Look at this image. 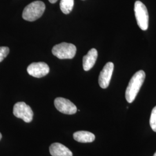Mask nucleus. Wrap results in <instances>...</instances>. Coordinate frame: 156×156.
Returning a JSON list of instances; mask_svg holds the SVG:
<instances>
[{
  "mask_svg": "<svg viewBox=\"0 0 156 156\" xmlns=\"http://www.w3.org/2000/svg\"><path fill=\"white\" fill-rule=\"evenodd\" d=\"M76 53V47L72 44L62 42L55 45L52 53L59 59H72Z\"/></svg>",
  "mask_w": 156,
  "mask_h": 156,
  "instance_id": "3",
  "label": "nucleus"
},
{
  "mask_svg": "<svg viewBox=\"0 0 156 156\" xmlns=\"http://www.w3.org/2000/svg\"><path fill=\"white\" fill-rule=\"evenodd\" d=\"M153 156H156V153H154V155H153Z\"/></svg>",
  "mask_w": 156,
  "mask_h": 156,
  "instance_id": "17",
  "label": "nucleus"
},
{
  "mask_svg": "<svg viewBox=\"0 0 156 156\" xmlns=\"http://www.w3.org/2000/svg\"><path fill=\"white\" fill-rule=\"evenodd\" d=\"M98 57L97 50L93 48L89 51L87 54L83 58V67L85 71L90 70L95 64Z\"/></svg>",
  "mask_w": 156,
  "mask_h": 156,
  "instance_id": "9",
  "label": "nucleus"
},
{
  "mask_svg": "<svg viewBox=\"0 0 156 156\" xmlns=\"http://www.w3.org/2000/svg\"><path fill=\"white\" fill-rule=\"evenodd\" d=\"M45 8V4L42 1H34L24 8L23 12V18L28 22L35 21L42 16Z\"/></svg>",
  "mask_w": 156,
  "mask_h": 156,
  "instance_id": "2",
  "label": "nucleus"
},
{
  "mask_svg": "<svg viewBox=\"0 0 156 156\" xmlns=\"http://www.w3.org/2000/svg\"><path fill=\"white\" fill-rule=\"evenodd\" d=\"M150 125L151 129L156 132V106L153 109L151 113Z\"/></svg>",
  "mask_w": 156,
  "mask_h": 156,
  "instance_id": "13",
  "label": "nucleus"
},
{
  "mask_svg": "<svg viewBox=\"0 0 156 156\" xmlns=\"http://www.w3.org/2000/svg\"><path fill=\"white\" fill-rule=\"evenodd\" d=\"M57 1L58 0H49V1L50 2L51 4H55Z\"/></svg>",
  "mask_w": 156,
  "mask_h": 156,
  "instance_id": "15",
  "label": "nucleus"
},
{
  "mask_svg": "<svg viewBox=\"0 0 156 156\" xmlns=\"http://www.w3.org/2000/svg\"><path fill=\"white\" fill-rule=\"evenodd\" d=\"M1 138H2V135L0 133V140H1Z\"/></svg>",
  "mask_w": 156,
  "mask_h": 156,
  "instance_id": "16",
  "label": "nucleus"
},
{
  "mask_svg": "<svg viewBox=\"0 0 156 156\" xmlns=\"http://www.w3.org/2000/svg\"><path fill=\"white\" fill-rule=\"evenodd\" d=\"M27 73L35 78H40L48 75L50 68L49 66L44 62H33L28 66L27 69Z\"/></svg>",
  "mask_w": 156,
  "mask_h": 156,
  "instance_id": "6",
  "label": "nucleus"
},
{
  "mask_svg": "<svg viewBox=\"0 0 156 156\" xmlns=\"http://www.w3.org/2000/svg\"><path fill=\"white\" fill-rule=\"evenodd\" d=\"M74 0H61L60 2V9L63 13L68 15L73 11Z\"/></svg>",
  "mask_w": 156,
  "mask_h": 156,
  "instance_id": "12",
  "label": "nucleus"
},
{
  "mask_svg": "<svg viewBox=\"0 0 156 156\" xmlns=\"http://www.w3.org/2000/svg\"><path fill=\"white\" fill-rule=\"evenodd\" d=\"M113 69V63L112 62H108L101 71L98 78V83L101 88L106 89L109 86Z\"/></svg>",
  "mask_w": 156,
  "mask_h": 156,
  "instance_id": "8",
  "label": "nucleus"
},
{
  "mask_svg": "<svg viewBox=\"0 0 156 156\" xmlns=\"http://www.w3.org/2000/svg\"><path fill=\"white\" fill-rule=\"evenodd\" d=\"M9 53V49L8 47L2 46L0 47V62L3 61Z\"/></svg>",
  "mask_w": 156,
  "mask_h": 156,
  "instance_id": "14",
  "label": "nucleus"
},
{
  "mask_svg": "<svg viewBox=\"0 0 156 156\" xmlns=\"http://www.w3.org/2000/svg\"><path fill=\"white\" fill-rule=\"evenodd\" d=\"M49 151L52 156H73L72 151L60 143H54L50 145Z\"/></svg>",
  "mask_w": 156,
  "mask_h": 156,
  "instance_id": "10",
  "label": "nucleus"
},
{
  "mask_svg": "<svg viewBox=\"0 0 156 156\" xmlns=\"http://www.w3.org/2000/svg\"><path fill=\"white\" fill-rule=\"evenodd\" d=\"M146 74L142 70L136 72L131 79L126 91V98L128 103H132L135 99L145 80Z\"/></svg>",
  "mask_w": 156,
  "mask_h": 156,
  "instance_id": "1",
  "label": "nucleus"
},
{
  "mask_svg": "<svg viewBox=\"0 0 156 156\" xmlns=\"http://www.w3.org/2000/svg\"><path fill=\"white\" fill-rule=\"evenodd\" d=\"M15 116L23 120L26 123H30L33 119V112L30 106L24 102H17L13 106Z\"/></svg>",
  "mask_w": 156,
  "mask_h": 156,
  "instance_id": "5",
  "label": "nucleus"
},
{
  "mask_svg": "<svg viewBox=\"0 0 156 156\" xmlns=\"http://www.w3.org/2000/svg\"><path fill=\"white\" fill-rule=\"evenodd\" d=\"M54 103L56 109L64 114L73 115L77 112L76 106L71 101L64 98H56Z\"/></svg>",
  "mask_w": 156,
  "mask_h": 156,
  "instance_id": "7",
  "label": "nucleus"
},
{
  "mask_svg": "<svg viewBox=\"0 0 156 156\" xmlns=\"http://www.w3.org/2000/svg\"><path fill=\"white\" fill-rule=\"evenodd\" d=\"M73 137L75 140L81 143H90L93 142L95 138L94 134L86 131L75 132L73 134Z\"/></svg>",
  "mask_w": 156,
  "mask_h": 156,
  "instance_id": "11",
  "label": "nucleus"
},
{
  "mask_svg": "<svg viewBox=\"0 0 156 156\" xmlns=\"http://www.w3.org/2000/svg\"><path fill=\"white\" fill-rule=\"evenodd\" d=\"M134 12L136 22L140 28L145 31L149 26V14L146 6L140 1H136L134 4Z\"/></svg>",
  "mask_w": 156,
  "mask_h": 156,
  "instance_id": "4",
  "label": "nucleus"
}]
</instances>
